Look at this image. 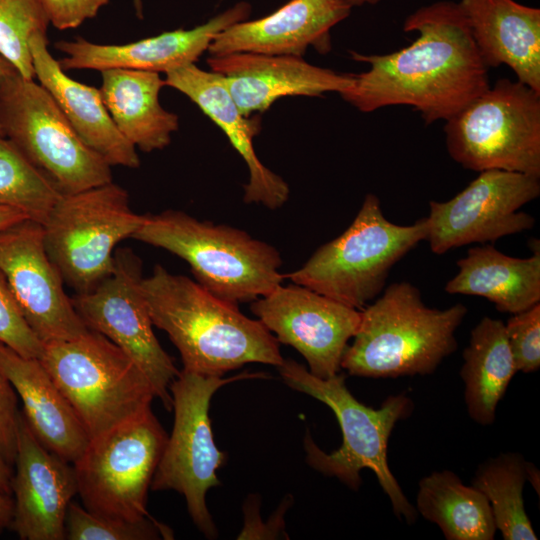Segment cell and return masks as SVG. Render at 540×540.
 <instances>
[{
  "mask_svg": "<svg viewBox=\"0 0 540 540\" xmlns=\"http://www.w3.org/2000/svg\"><path fill=\"white\" fill-rule=\"evenodd\" d=\"M462 357L460 377L468 414L480 425H491L498 403L517 372L504 322L483 317L471 330Z\"/></svg>",
  "mask_w": 540,
  "mask_h": 540,
  "instance_id": "cell-27",
  "label": "cell"
},
{
  "mask_svg": "<svg viewBox=\"0 0 540 540\" xmlns=\"http://www.w3.org/2000/svg\"><path fill=\"white\" fill-rule=\"evenodd\" d=\"M427 238L425 217L410 225L389 221L369 193L349 227L284 277L357 310L385 289L392 267Z\"/></svg>",
  "mask_w": 540,
  "mask_h": 540,
  "instance_id": "cell-6",
  "label": "cell"
},
{
  "mask_svg": "<svg viewBox=\"0 0 540 540\" xmlns=\"http://www.w3.org/2000/svg\"><path fill=\"white\" fill-rule=\"evenodd\" d=\"M337 1L341 2L344 5L349 6L350 8H352V7H355V6H362V5H365V4L375 5L380 0H337Z\"/></svg>",
  "mask_w": 540,
  "mask_h": 540,
  "instance_id": "cell-41",
  "label": "cell"
},
{
  "mask_svg": "<svg viewBox=\"0 0 540 540\" xmlns=\"http://www.w3.org/2000/svg\"><path fill=\"white\" fill-rule=\"evenodd\" d=\"M450 157L462 167L540 177V92L499 79L446 121Z\"/></svg>",
  "mask_w": 540,
  "mask_h": 540,
  "instance_id": "cell-8",
  "label": "cell"
},
{
  "mask_svg": "<svg viewBox=\"0 0 540 540\" xmlns=\"http://www.w3.org/2000/svg\"><path fill=\"white\" fill-rule=\"evenodd\" d=\"M527 463L520 454H501L479 465L472 479V486L487 498L505 540L537 539L523 500Z\"/></svg>",
  "mask_w": 540,
  "mask_h": 540,
  "instance_id": "cell-29",
  "label": "cell"
},
{
  "mask_svg": "<svg viewBox=\"0 0 540 540\" xmlns=\"http://www.w3.org/2000/svg\"><path fill=\"white\" fill-rule=\"evenodd\" d=\"M207 64L222 76L240 112L246 116L264 112L285 96H321L342 93L353 74H340L306 62L302 57L232 53L210 56Z\"/></svg>",
  "mask_w": 540,
  "mask_h": 540,
  "instance_id": "cell-19",
  "label": "cell"
},
{
  "mask_svg": "<svg viewBox=\"0 0 540 540\" xmlns=\"http://www.w3.org/2000/svg\"><path fill=\"white\" fill-rule=\"evenodd\" d=\"M29 44L35 78L52 96L81 140L111 167H139L136 148L117 129L100 90L66 74L48 50L47 35H34Z\"/></svg>",
  "mask_w": 540,
  "mask_h": 540,
  "instance_id": "cell-23",
  "label": "cell"
},
{
  "mask_svg": "<svg viewBox=\"0 0 540 540\" xmlns=\"http://www.w3.org/2000/svg\"><path fill=\"white\" fill-rule=\"evenodd\" d=\"M16 69L0 55V85Z\"/></svg>",
  "mask_w": 540,
  "mask_h": 540,
  "instance_id": "cell-40",
  "label": "cell"
},
{
  "mask_svg": "<svg viewBox=\"0 0 540 540\" xmlns=\"http://www.w3.org/2000/svg\"><path fill=\"white\" fill-rule=\"evenodd\" d=\"M92 438L151 407L154 389L137 364L104 335L43 344L39 358Z\"/></svg>",
  "mask_w": 540,
  "mask_h": 540,
  "instance_id": "cell-7",
  "label": "cell"
},
{
  "mask_svg": "<svg viewBox=\"0 0 540 540\" xmlns=\"http://www.w3.org/2000/svg\"><path fill=\"white\" fill-rule=\"evenodd\" d=\"M133 239L186 261L195 280L212 295L238 305L267 295L284 278L276 248L247 232L198 220L178 210L144 215Z\"/></svg>",
  "mask_w": 540,
  "mask_h": 540,
  "instance_id": "cell-5",
  "label": "cell"
},
{
  "mask_svg": "<svg viewBox=\"0 0 540 540\" xmlns=\"http://www.w3.org/2000/svg\"><path fill=\"white\" fill-rule=\"evenodd\" d=\"M529 258L508 256L491 244L470 247L447 282L449 294L480 296L499 312L516 314L540 303V251L533 240Z\"/></svg>",
  "mask_w": 540,
  "mask_h": 540,
  "instance_id": "cell-25",
  "label": "cell"
},
{
  "mask_svg": "<svg viewBox=\"0 0 540 540\" xmlns=\"http://www.w3.org/2000/svg\"><path fill=\"white\" fill-rule=\"evenodd\" d=\"M144 215L113 181L62 194L42 224L44 244L63 281L76 293L94 289L114 269L116 246L132 238Z\"/></svg>",
  "mask_w": 540,
  "mask_h": 540,
  "instance_id": "cell-10",
  "label": "cell"
},
{
  "mask_svg": "<svg viewBox=\"0 0 540 540\" xmlns=\"http://www.w3.org/2000/svg\"><path fill=\"white\" fill-rule=\"evenodd\" d=\"M0 271L43 344L70 340L88 330L47 253L42 224L25 219L0 231Z\"/></svg>",
  "mask_w": 540,
  "mask_h": 540,
  "instance_id": "cell-15",
  "label": "cell"
},
{
  "mask_svg": "<svg viewBox=\"0 0 540 540\" xmlns=\"http://www.w3.org/2000/svg\"><path fill=\"white\" fill-rule=\"evenodd\" d=\"M49 23L58 30L75 29L94 18L109 0H38Z\"/></svg>",
  "mask_w": 540,
  "mask_h": 540,
  "instance_id": "cell-35",
  "label": "cell"
},
{
  "mask_svg": "<svg viewBox=\"0 0 540 540\" xmlns=\"http://www.w3.org/2000/svg\"><path fill=\"white\" fill-rule=\"evenodd\" d=\"M13 516V498L0 492V532L9 528Z\"/></svg>",
  "mask_w": 540,
  "mask_h": 540,
  "instance_id": "cell-37",
  "label": "cell"
},
{
  "mask_svg": "<svg viewBox=\"0 0 540 540\" xmlns=\"http://www.w3.org/2000/svg\"><path fill=\"white\" fill-rule=\"evenodd\" d=\"M172 539V531L151 516L127 520L94 514L71 502L65 519L68 540H154Z\"/></svg>",
  "mask_w": 540,
  "mask_h": 540,
  "instance_id": "cell-32",
  "label": "cell"
},
{
  "mask_svg": "<svg viewBox=\"0 0 540 540\" xmlns=\"http://www.w3.org/2000/svg\"><path fill=\"white\" fill-rule=\"evenodd\" d=\"M12 468L0 456V492L12 496Z\"/></svg>",
  "mask_w": 540,
  "mask_h": 540,
  "instance_id": "cell-39",
  "label": "cell"
},
{
  "mask_svg": "<svg viewBox=\"0 0 540 540\" xmlns=\"http://www.w3.org/2000/svg\"><path fill=\"white\" fill-rule=\"evenodd\" d=\"M72 463L44 447L19 412L11 528L22 540H63L77 482Z\"/></svg>",
  "mask_w": 540,
  "mask_h": 540,
  "instance_id": "cell-17",
  "label": "cell"
},
{
  "mask_svg": "<svg viewBox=\"0 0 540 540\" xmlns=\"http://www.w3.org/2000/svg\"><path fill=\"white\" fill-rule=\"evenodd\" d=\"M0 343L27 358L39 359L43 343L23 317L0 271Z\"/></svg>",
  "mask_w": 540,
  "mask_h": 540,
  "instance_id": "cell-34",
  "label": "cell"
},
{
  "mask_svg": "<svg viewBox=\"0 0 540 540\" xmlns=\"http://www.w3.org/2000/svg\"><path fill=\"white\" fill-rule=\"evenodd\" d=\"M461 303L428 307L409 282L390 284L360 310V323L341 368L367 378L433 373L458 347L455 332L467 314Z\"/></svg>",
  "mask_w": 540,
  "mask_h": 540,
  "instance_id": "cell-3",
  "label": "cell"
},
{
  "mask_svg": "<svg viewBox=\"0 0 540 540\" xmlns=\"http://www.w3.org/2000/svg\"><path fill=\"white\" fill-rule=\"evenodd\" d=\"M112 273L94 289L76 293L72 302L83 323L123 350L150 381L167 410L177 377L173 359L162 348L141 290L142 262L130 249H118Z\"/></svg>",
  "mask_w": 540,
  "mask_h": 540,
  "instance_id": "cell-13",
  "label": "cell"
},
{
  "mask_svg": "<svg viewBox=\"0 0 540 540\" xmlns=\"http://www.w3.org/2000/svg\"><path fill=\"white\" fill-rule=\"evenodd\" d=\"M250 309L279 343L305 358L311 374L323 379L339 372L360 323V310L295 283L280 284L251 302Z\"/></svg>",
  "mask_w": 540,
  "mask_h": 540,
  "instance_id": "cell-16",
  "label": "cell"
},
{
  "mask_svg": "<svg viewBox=\"0 0 540 540\" xmlns=\"http://www.w3.org/2000/svg\"><path fill=\"white\" fill-rule=\"evenodd\" d=\"M19 412L16 391L0 371V456L11 468L17 450Z\"/></svg>",
  "mask_w": 540,
  "mask_h": 540,
  "instance_id": "cell-36",
  "label": "cell"
},
{
  "mask_svg": "<svg viewBox=\"0 0 540 540\" xmlns=\"http://www.w3.org/2000/svg\"><path fill=\"white\" fill-rule=\"evenodd\" d=\"M337 0H290L273 13L228 26L211 42V56L256 53L302 57L312 46L331 50L330 30L350 14Z\"/></svg>",
  "mask_w": 540,
  "mask_h": 540,
  "instance_id": "cell-20",
  "label": "cell"
},
{
  "mask_svg": "<svg viewBox=\"0 0 540 540\" xmlns=\"http://www.w3.org/2000/svg\"><path fill=\"white\" fill-rule=\"evenodd\" d=\"M133 6L138 18L143 19V5L142 0H133Z\"/></svg>",
  "mask_w": 540,
  "mask_h": 540,
  "instance_id": "cell-42",
  "label": "cell"
},
{
  "mask_svg": "<svg viewBox=\"0 0 540 540\" xmlns=\"http://www.w3.org/2000/svg\"><path fill=\"white\" fill-rule=\"evenodd\" d=\"M251 5L239 2L192 29H176L125 44H97L82 37L58 41L55 48L65 56L58 60L64 71L132 69L166 73L195 64L214 38L228 26L246 20Z\"/></svg>",
  "mask_w": 540,
  "mask_h": 540,
  "instance_id": "cell-18",
  "label": "cell"
},
{
  "mask_svg": "<svg viewBox=\"0 0 540 540\" xmlns=\"http://www.w3.org/2000/svg\"><path fill=\"white\" fill-rule=\"evenodd\" d=\"M539 195L540 177L500 169L481 171L450 200L429 202L425 219L431 251L441 255L532 229L534 217L519 210Z\"/></svg>",
  "mask_w": 540,
  "mask_h": 540,
  "instance_id": "cell-14",
  "label": "cell"
},
{
  "mask_svg": "<svg viewBox=\"0 0 540 540\" xmlns=\"http://www.w3.org/2000/svg\"><path fill=\"white\" fill-rule=\"evenodd\" d=\"M25 219H28V217L23 212L14 208L0 206V231Z\"/></svg>",
  "mask_w": 540,
  "mask_h": 540,
  "instance_id": "cell-38",
  "label": "cell"
},
{
  "mask_svg": "<svg viewBox=\"0 0 540 540\" xmlns=\"http://www.w3.org/2000/svg\"><path fill=\"white\" fill-rule=\"evenodd\" d=\"M165 75V86L178 90L195 103L225 133L245 161L249 181L244 186V202L262 204L269 209L283 206L290 193L287 182L268 169L254 149L253 139L260 131V120L240 112L222 76L195 64L170 70Z\"/></svg>",
  "mask_w": 540,
  "mask_h": 540,
  "instance_id": "cell-21",
  "label": "cell"
},
{
  "mask_svg": "<svg viewBox=\"0 0 540 540\" xmlns=\"http://www.w3.org/2000/svg\"><path fill=\"white\" fill-rule=\"evenodd\" d=\"M479 55L489 68L502 64L540 92V9L515 0H461Z\"/></svg>",
  "mask_w": 540,
  "mask_h": 540,
  "instance_id": "cell-22",
  "label": "cell"
},
{
  "mask_svg": "<svg viewBox=\"0 0 540 540\" xmlns=\"http://www.w3.org/2000/svg\"><path fill=\"white\" fill-rule=\"evenodd\" d=\"M141 290L153 325L178 349L184 371L221 377L248 363H283L279 342L260 320L196 281L157 264Z\"/></svg>",
  "mask_w": 540,
  "mask_h": 540,
  "instance_id": "cell-2",
  "label": "cell"
},
{
  "mask_svg": "<svg viewBox=\"0 0 540 540\" xmlns=\"http://www.w3.org/2000/svg\"><path fill=\"white\" fill-rule=\"evenodd\" d=\"M61 196L51 180L0 135V206L43 224Z\"/></svg>",
  "mask_w": 540,
  "mask_h": 540,
  "instance_id": "cell-30",
  "label": "cell"
},
{
  "mask_svg": "<svg viewBox=\"0 0 540 540\" xmlns=\"http://www.w3.org/2000/svg\"><path fill=\"white\" fill-rule=\"evenodd\" d=\"M253 377H261V374L242 373L222 378L182 370L169 387L174 410L173 429L155 470L151 489L175 490L182 494L192 521L207 538H215L217 529L207 508L206 493L220 485L216 471L226 457L214 442L208 413L210 400L220 387Z\"/></svg>",
  "mask_w": 540,
  "mask_h": 540,
  "instance_id": "cell-12",
  "label": "cell"
},
{
  "mask_svg": "<svg viewBox=\"0 0 540 540\" xmlns=\"http://www.w3.org/2000/svg\"><path fill=\"white\" fill-rule=\"evenodd\" d=\"M0 135L61 194L112 181L111 166L81 140L48 91L16 70L0 85Z\"/></svg>",
  "mask_w": 540,
  "mask_h": 540,
  "instance_id": "cell-9",
  "label": "cell"
},
{
  "mask_svg": "<svg viewBox=\"0 0 540 540\" xmlns=\"http://www.w3.org/2000/svg\"><path fill=\"white\" fill-rule=\"evenodd\" d=\"M505 331L516 370L537 371L540 367V303L512 314Z\"/></svg>",
  "mask_w": 540,
  "mask_h": 540,
  "instance_id": "cell-33",
  "label": "cell"
},
{
  "mask_svg": "<svg viewBox=\"0 0 540 540\" xmlns=\"http://www.w3.org/2000/svg\"><path fill=\"white\" fill-rule=\"evenodd\" d=\"M167 438L151 407L90 438L72 463L83 507L127 520L150 516L148 491Z\"/></svg>",
  "mask_w": 540,
  "mask_h": 540,
  "instance_id": "cell-11",
  "label": "cell"
},
{
  "mask_svg": "<svg viewBox=\"0 0 540 540\" xmlns=\"http://www.w3.org/2000/svg\"><path fill=\"white\" fill-rule=\"evenodd\" d=\"M416 510L435 523L447 540H492L497 531L487 498L450 470L422 478Z\"/></svg>",
  "mask_w": 540,
  "mask_h": 540,
  "instance_id": "cell-28",
  "label": "cell"
},
{
  "mask_svg": "<svg viewBox=\"0 0 540 540\" xmlns=\"http://www.w3.org/2000/svg\"><path fill=\"white\" fill-rule=\"evenodd\" d=\"M0 371L20 396L22 413L34 436L48 450L73 463L90 438L40 360L24 357L0 343Z\"/></svg>",
  "mask_w": 540,
  "mask_h": 540,
  "instance_id": "cell-24",
  "label": "cell"
},
{
  "mask_svg": "<svg viewBox=\"0 0 540 540\" xmlns=\"http://www.w3.org/2000/svg\"><path fill=\"white\" fill-rule=\"evenodd\" d=\"M48 25L38 0H0V55L24 78L35 79L30 39Z\"/></svg>",
  "mask_w": 540,
  "mask_h": 540,
  "instance_id": "cell-31",
  "label": "cell"
},
{
  "mask_svg": "<svg viewBox=\"0 0 540 540\" xmlns=\"http://www.w3.org/2000/svg\"><path fill=\"white\" fill-rule=\"evenodd\" d=\"M277 368L289 387L331 408L341 428L342 445L329 454L306 434L304 447L308 464L327 476L338 478L353 490L361 485V470L370 469L389 497L398 519L413 524L417 519V510L406 498L387 461L389 437L395 424L411 414V399L405 394L389 396L378 409H374L351 394L344 374L319 378L290 358L284 359Z\"/></svg>",
  "mask_w": 540,
  "mask_h": 540,
  "instance_id": "cell-4",
  "label": "cell"
},
{
  "mask_svg": "<svg viewBox=\"0 0 540 540\" xmlns=\"http://www.w3.org/2000/svg\"><path fill=\"white\" fill-rule=\"evenodd\" d=\"M403 30L419 36L398 51L349 52L353 60L370 68L353 74L352 85L340 93L344 101L364 113L408 105L431 124L447 121L490 87L489 69L459 3L423 6L406 18Z\"/></svg>",
  "mask_w": 540,
  "mask_h": 540,
  "instance_id": "cell-1",
  "label": "cell"
},
{
  "mask_svg": "<svg viewBox=\"0 0 540 540\" xmlns=\"http://www.w3.org/2000/svg\"><path fill=\"white\" fill-rule=\"evenodd\" d=\"M100 93L119 132L136 148L152 152L167 147L179 118L159 101L165 81L156 72L107 69L100 72Z\"/></svg>",
  "mask_w": 540,
  "mask_h": 540,
  "instance_id": "cell-26",
  "label": "cell"
}]
</instances>
